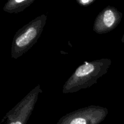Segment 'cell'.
<instances>
[{"mask_svg":"<svg viewBox=\"0 0 124 124\" xmlns=\"http://www.w3.org/2000/svg\"><path fill=\"white\" fill-rule=\"evenodd\" d=\"M121 41H122V42H123V43H124V34L123 36H122V39H121Z\"/></svg>","mask_w":124,"mask_h":124,"instance_id":"8","label":"cell"},{"mask_svg":"<svg viewBox=\"0 0 124 124\" xmlns=\"http://www.w3.org/2000/svg\"><path fill=\"white\" fill-rule=\"evenodd\" d=\"M35 0H9L3 7L4 12L9 13H18L23 12L35 2Z\"/></svg>","mask_w":124,"mask_h":124,"instance_id":"6","label":"cell"},{"mask_svg":"<svg viewBox=\"0 0 124 124\" xmlns=\"http://www.w3.org/2000/svg\"><path fill=\"white\" fill-rule=\"evenodd\" d=\"M123 14L115 7L108 6L98 14L93 29L98 34H105L113 30L121 23Z\"/></svg>","mask_w":124,"mask_h":124,"instance_id":"5","label":"cell"},{"mask_svg":"<svg viewBox=\"0 0 124 124\" xmlns=\"http://www.w3.org/2000/svg\"><path fill=\"white\" fill-rule=\"evenodd\" d=\"M47 18L46 15H41L33 19L16 31L12 41L11 51L12 58H19L36 43L43 31Z\"/></svg>","mask_w":124,"mask_h":124,"instance_id":"2","label":"cell"},{"mask_svg":"<svg viewBox=\"0 0 124 124\" xmlns=\"http://www.w3.org/2000/svg\"><path fill=\"white\" fill-rule=\"evenodd\" d=\"M108 113L107 108L90 105L64 115L56 124H99Z\"/></svg>","mask_w":124,"mask_h":124,"instance_id":"4","label":"cell"},{"mask_svg":"<svg viewBox=\"0 0 124 124\" xmlns=\"http://www.w3.org/2000/svg\"><path fill=\"white\" fill-rule=\"evenodd\" d=\"M111 59L102 58L90 62L85 61L75 70L63 86L62 93H75L90 87L98 79L107 73Z\"/></svg>","mask_w":124,"mask_h":124,"instance_id":"1","label":"cell"},{"mask_svg":"<svg viewBox=\"0 0 124 124\" xmlns=\"http://www.w3.org/2000/svg\"><path fill=\"white\" fill-rule=\"evenodd\" d=\"M96 0H76V2L82 7H87L94 3Z\"/></svg>","mask_w":124,"mask_h":124,"instance_id":"7","label":"cell"},{"mask_svg":"<svg viewBox=\"0 0 124 124\" xmlns=\"http://www.w3.org/2000/svg\"><path fill=\"white\" fill-rule=\"evenodd\" d=\"M41 93L42 90L39 84L5 115L1 124H26Z\"/></svg>","mask_w":124,"mask_h":124,"instance_id":"3","label":"cell"}]
</instances>
